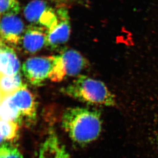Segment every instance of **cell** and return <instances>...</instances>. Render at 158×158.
<instances>
[{
  "mask_svg": "<svg viewBox=\"0 0 158 158\" xmlns=\"http://www.w3.org/2000/svg\"><path fill=\"white\" fill-rule=\"evenodd\" d=\"M157 141H158V134H157Z\"/></svg>",
  "mask_w": 158,
  "mask_h": 158,
  "instance_id": "obj_18",
  "label": "cell"
},
{
  "mask_svg": "<svg viewBox=\"0 0 158 158\" xmlns=\"http://www.w3.org/2000/svg\"><path fill=\"white\" fill-rule=\"evenodd\" d=\"M0 158H24L17 147L9 142L1 143Z\"/></svg>",
  "mask_w": 158,
  "mask_h": 158,
  "instance_id": "obj_16",
  "label": "cell"
},
{
  "mask_svg": "<svg viewBox=\"0 0 158 158\" xmlns=\"http://www.w3.org/2000/svg\"><path fill=\"white\" fill-rule=\"evenodd\" d=\"M25 31L24 23L18 15H9L1 16V42L12 47L18 46Z\"/></svg>",
  "mask_w": 158,
  "mask_h": 158,
  "instance_id": "obj_8",
  "label": "cell"
},
{
  "mask_svg": "<svg viewBox=\"0 0 158 158\" xmlns=\"http://www.w3.org/2000/svg\"><path fill=\"white\" fill-rule=\"evenodd\" d=\"M89 66L88 60L77 51L64 49L54 55V65L50 80L60 82L67 77L77 76Z\"/></svg>",
  "mask_w": 158,
  "mask_h": 158,
  "instance_id": "obj_3",
  "label": "cell"
},
{
  "mask_svg": "<svg viewBox=\"0 0 158 158\" xmlns=\"http://www.w3.org/2000/svg\"><path fill=\"white\" fill-rule=\"evenodd\" d=\"M52 1L56 2H69L72 1V0H52Z\"/></svg>",
  "mask_w": 158,
  "mask_h": 158,
  "instance_id": "obj_17",
  "label": "cell"
},
{
  "mask_svg": "<svg viewBox=\"0 0 158 158\" xmlns=\"http://www.w3.org/2000/svg\"><path fill=\"white\" fill-rule=\"evenodd\" d=\"M27 85L24 83L21 73L13 76H1L0 78L1 99L12 95Z\"/></svg>",
  "mask_w": 158,
  "mask_h": 158,
  "instance_id": "obj_12",
  "label": "cell"
},
{
  "mask_svg": "<svg viewBox=\"0 0 158 158\" xmlns=\"http://www.w3.org/2000/svg\"><path fill=\"white\" fill-rule=\"evenodd\" d=\"M8 97L19 113L22 124L25 123L30 124L35 121L37 102L35 95L27 88V86Z\"/></svg>",
  "mask_w": 158,
  "mask_h": 158,
  "instance_id": "obj_6",
  "label": "cell"
},
{
  "mask_svg": "<svg viewBox=\"0 0 158 158\" xmlns=\"http://www.w3.org/2000/svg\"><path fill=\"white\" fill-rule=\"evenodd\" d=\"M61 126L73 142L88 144L96 140L101 134V112L88 108H68L63 113Z\"/></svg>",
  "mask_w": 158,
  "mask_h": 158,
  "instance_id": "obj_1",
  "label": "cell"
},
{
  "mask_svg": "<svg viewBox=\"0 0 158 158\" xmlns=\"http://www.w3.org/2000/svg\"><path fill=\"white\" fill-rule=\"evenodd\" d=\"M47 34L45 27L32 24L25 31L20 45L27 54H35L46 46Z\"/></svg>",
  "mask_w": 158,
  "mask_h": 158,
  "instance_id": "obj_9",
  "label": "cell"
},
{
  "mask_svg": "<svg viewBox=\"0 0 158 158\" xmlns=\"http://www.w3.org/2000/svg\"><path fill=\"white\" fill-rule=\"evenodd\" d=\"M58 21L52 29L48 30L46 47L50 50H56L67 43L71 33L69 11L66 8L57 9Z\"/></svg>",
  "mask_w": 158,
  "mask_h": 158,
  "instance_id": "obj_7",
  "label": "cell"
},
{
  "mask_svg": "<svg viewBox=\"0 0 158 158\" xmlns=\"http://www.w3.org/2000/svg\"><path fill=\"white\" fill-rule=\"evenodd\" d=\"M64 94L90 105L114 106L115 96L103 82L81 75L62 88Z\"/></svg>",
  "mask_w": 158,
  "mask_h": 158,
  "instance_id": "obj_2",
  "label": "cell"
},
{
  "mask_svg": "<svg viewBox=\"0 0 158 158\" xmlns=\"http://www.w3.org/2000/svg\"><path fill=\"white\" fill-rule=\"evenodd\" d=\"M54 65V56L32 57L23 64V73L31 85H42L50 79Z\"/></svg>",
  "mask_w": 158,
  "mask_h": 158,
  "instance_id": "obj_4",
  "label": "cell"
},
{
  "mask_svg": "<svg viewBox=\"0 0 158 158\" xmlns=\"http://www.w3.org/2000/svg\"><path fill=\"white\" fill-rule=\"evenodd\" d=\"M24 16L32 24L50 30L56 25L58 18L56 11L43 0H32L26 6Z\"/></svg>",
  "mask_w": 158,
  "mask_h": 158,
  "instance_id": "obj_5",
  "label": "cell"
},
{
  "mask_svg": "<svg viewBox=\"0 0 158 158\" xmlns=\"http://www.w3.org/2000/svg\"><path fill=\"white\" fill-rule=\"evenodd\" d=\"M36 158H71L56 133L51 130L40 145Z\"/></svg>",
  "mask_w": 158,
  "mask_h": 158,
  "instance_id": "obj_10",
  "label": "cell"
},
{
  "mask_svg": "<svg viewBox=\"0 0 158 158\" xmlns=\"http://www.w3.org/2000/svg\"><path fill=\"white\" fill-rule=\"evenodd\" d=\"M20 9V4L18 0H1L0 14L1 16L9 15H17Z\"/></svg>",
  "mask_w": 158,
  "mask_h": 158,
  "instance_id": "obj_15",
  "label": "cell"
},
{
  "mask_svg": "<svg viewBox=\"0 0 158 158\" xmlns=\"http://www.w3.org/2000/svg\"><path fill=\"white\" fill-rule=\"evenodd\" d=\"M0 116L2 120L15 122L19 125L22 124L19 113L8 97L1 99Z\"/></svg>",
  "mask_w": 158,
  "mask_h": 158,
  "instance_id": "obj_13",
  "label": "cell"
},
{
  "mask_svg": "<svg viewBox=\"0 0 158 158\" xmlns=\"http://www.w3.org/2000/svg\"><path fill=\"white\" fill-rule=\"evenodd\" d=\"M21 63L13 47L1 42L0 72L1 76H13L20 72Z\"/></svg>",
  "mask_w": 158,
  "mask_h": 158,
  "instance_id": "obj_11",
  "label": "cell"
},
{
  "mask_svg": "<svg viewBox=\"0 0 158 158\" xmlns=\"http://www.w3.org/2000/svg\"><path fill=\"white\" fill-rule=\"evenodd\" d=\"M19 125L12 121L1 120V142H9L18 137Z\"/></svg>",
  "mask_w": 158,
  "mask_h": 158,
  "instance_id": "obj_14",
  "label": "cell"
}]
</instances>
